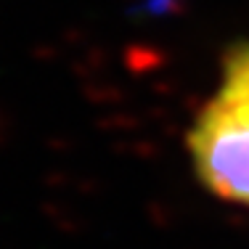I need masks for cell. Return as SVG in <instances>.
Instances as JSON below:
<instances>
[{"label": "cell", "mask_w": 249, "mask_h": 249, "mask_svg": "<svg viewBox=\"0 0 249 249\" xmlns=\"http://www.w3.org/2000/svg\"><path fill=\"white\" fill-rule=\"evenodd\" d=\"M186 151L212 199L249 210V40L223 53L215 90L188 127Z\"/></svg>", "instance_id": "cell-1"}]
</instances>
